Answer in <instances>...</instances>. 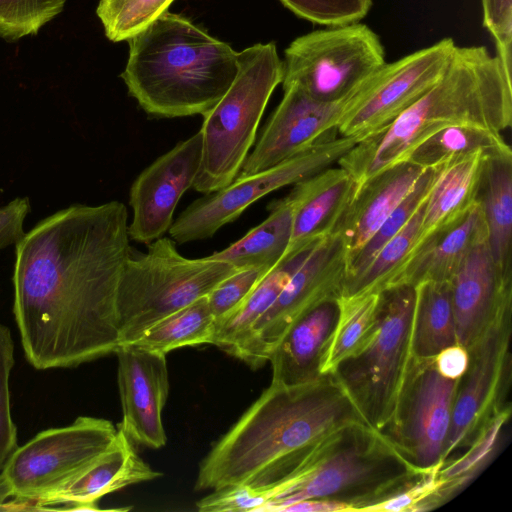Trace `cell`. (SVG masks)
Returning <instances> with one entry per match:
<instances>
[{
	"label": "cell",
	"mask_w": 512,
	"mask_h": 512,
	"mask_svg": "<svg viewBox=\"0 0 512 512\" xmlns=\"http://www.w3.org/2000/svg\"><path fill=\"white\" fill-rule=\"evenodd\" d=\"M425 201L426 199L403 228L378 251L366 269L357 278L345 284L342 295L379 293L387 287L414 248Z\"/></svg>",
	"instance_id": "836d02e7"
},
{
	"label": "cell",
	"mask_w": 512,
	"mask_h": 512,
	"mask_svg": "<svg viewBox=\"0 0 512 512\" xmlns=\"http://www.w3.org/2000/svg\"><path fill=\"white\" fill-rule=\"evenodd\" d=\"M173 1L99 0L96 14L110 41H128L168 11Z\"/></svg>",
	"instance_id": "d590c367"
},
{
	"label": "cell",
	"mask_w": 512,
	"mask_h": 512,
	"mask_svg": "<svg viewBox=\"0 0 512 512\" xmlns=\"http://www.w3.org/2000/svg\"><path fill=\"white\" fill-rule=\"evenodd\" d=\"M67 0H0V37L18 40L36 34L62 12Z\"/></svg>",
	"instance_id": "8d00e7d4"
},
{
	"label": "cell",
	"mask_w": 512,
	"mask_h": 512,
	"mask_svg": "<svg viewBox=\"0 0 512 512\" xmlns=\"http://www.w3.org/2000/svg\"><path fill=\"white\" fill-rule=\"evenodd\" d=\"M487 157L485 153L477 152L434 168L435 178L425 201L414 248L474 205Z\"/></svg>",
	"instance_id": "d4e9b609"
},
{
	"label": "cell",
	"mask_w": 512,
	"mask_h": 512,
	"mask_svg": "<svg viewBox=\"0 0 512 512\" xmlns=\"http://www.w3.org/2000/svg\"><path fill=\"white\" fill-rule=\"evenodd\" d=\"M434 178V168L424 169L412 190L347 264L345 284L357 278L370 264L378 251L409 221L420 204L428 196Z\"/></svg>",
	"instance_id": "e575fe53"
},
{
	"label": "cell",
	"mask_w": 512,
	"mask_h": 512,
	"mask_svg": "<svg viewBox=\"0 0 512 512\" xmlns=\"http://www.w3.org/2000/svg\"><path fill=\"white\" fill-rule=\"evenodd\" d=\"M262 491L247 486H231L218 490L200 499L197 509L202 512L257 511L266 503Z\"/></svg>",
	"instance_id": "b9f144b4"
},
{
	"label": "cell",
	"mask_w": 512,
	"mask_h": 512,
	"mask_svg": "<svg viewBox=\"0 0 512 512\" xmlns=\"http://www.w3.org/2000/svg\"><path fill=\"white\" fill-rule=\"evenodd\" d=\"M116 435L112 422L90 416L39 432L17 446L1 470L10 497L35 504L53 494L94 463Z\"/></svg>",
	"instance_id": "30bf717a"
},
{
	"label": "cell",
	"mask_w": 512,
	"mask_h": 512,
	"mask_svg": "<svg viewBox=\"0 0 512 512\" xmlns=\"http://www.w3.org/2000/svg\"><path fill=\"white\" fill-rule=\"evenodd\" d=\"M414 288L413 355L416 360H429L458 344L450 281H424Z\"/></svg>",
	"instance_id": "f1b7e54d"
},
{
	"label": "cell",
	"mask_w": 512,
	"mask_h": 512,
	"mask_svg": "<svg viewBox=\"0 0 512 512\" xmlns=\"http://www.w3.org/2000/svg\"><path fill=\"white\" fill-rule=\"evenodd\" d=\"M511 151L501 133L471 125L446 127L419 144L406 161L423 169L483 152L488 156Z\"/></svg>",
	"instance_id": "4dcf8cb0"
},
{
	"label": "cell",
	"mask_w": 512,
	"mask_h": 512,
	"mask_svg": "<svg viewBox=\"0 0 512 512\" xmlns=\"http://www.w3.org/2000/svg\"><path fill=\"white\" fill-rule=\"evenodd\" d=\"M437 371L448 379H461L469 364L467 349L454 344L441 350L433 359Z\"/></svg>",
	"instance_id": "ee69618b"
},
{
	"label": "cell",
	"mask_w": 512,
	"mask_h": 512,
	"mask_svg": "<svg viewBox=\"0 0 512 512\" xmlns=\"http://www.w3.org/2000/svg\"><path fill=\"white\" fill-rule=\"evenodd\" d=\"M297 16L329 27L356 23L369 12L372 0H280Z\"/></svg>",
	"instance_id": "74e56055"
},
{
	"label": "cell",
	"mask_w": 512,
	"mask_h": 512,
	"mask_svg": "<svg viewBox=\"0 0 512 512\" xmlns=\"http://www.w3.org/2000/svg\"><path fill=\"white\" fill-rule=\"evenodd\" d=\"M487 239L483 211L476 201L464 215L416 246L386 288L415 286L424 281H450L470 250Z\"/></svg>",
	"instance_id": "7402d4cb"
},
{
	"label": "cell",
	"mask_w": 512,
	"mask_h": 512,
	"mask_svg": "<svg viewBox=\"0 0 512 512\" xmlns=\"http://www.w3.org/2000/svg\"><path fill=\"white\" fill-rule=\"evenodd\" d=\"M162 476L135 451L120 430L112 445L88 468L58 491L36 502V509L64 505L68 510H98L97 501L112 492Z\"/></svg>",
	"instance_id": "44dd1931"
},
{
	"label": "cell",
	"mask_w": 512,
	"mask_h": 512,
	"mask_svg": "<svg viewBox=\"0 0 512 512\" xmlns=\"http://www.w3.org/2000/svg\"><path fill=\"white\" fill-rule=\"evenodd\" d=\"M284 54L283 88L296 85L325 103L347 101L386 63L379 36L358 22L302 35Z\"/></svg>",
	"instance_id": "9c48e42d"
},
{
	"label": "cell",
	"mask_w": 512,
	"mask_h": 512,
	"mask_svg": "<svg viewBox=\"0 0 512 512\" xmlns=\"http://www.w3.org/2000/svg\"><path fill=\"white\" fill-rule=\"evenodd\" d=\"M267 273L258 269H237L208 295V305L217 320L237 309Z\"/></svg>",
	"instance_id": "ab89813d"
},
{
	"label": "cell",
	"mask_w": 512,
	"mask_h": 512,
	"mask_svg": "<svg viewBox=\"0 0 512 512\" xmlns=\"http://www.w3.org/2000/svg\"><path fill=\"white\" fill-rule=\"evenodd\" d=\"M356 192V182L340 166H331L294 184L286 195L293 207V221L285 254L334 234Z\"/></svg>",
	"instance_id": "ffe728a7"
},
{
	"label": "cell",
	"mask_w": 512,
	"mask_h": 512,
	"mask_svg": "<svg viewBox=\"0 0 512 512\" xmlns=\"http://www.w3.org/2000/svg\"><path fill=\"white\" fill-rule=\"evenodd\" d=\"M347 277L346 252L335 233L320 240L292 275L274 303L259 318L241 358L262 367L285 332L320 304L337 300Z\"/></svg>",
	"instance_id": "4fadbf2b"
},
{
	"label": "cell",
	"mask_w": 512,
	"mask_h": 512,
	"mask_svg": "<svg viewBox=\"0 0 512 512\" xmlns=\"http://www.w3.org/2000/svg\"><path fill=\"white\" fill-rule=\"evenodd\" d=\"M214 332L215 318L205 296L159 320L129 344L166 355L181 347L211 344Z\"/></svg>",
	"instance_id": "d6a6232c"
},
{
	"label": "cell",
	"mask_w": 512,
	"mask_h": 512,
	"mask_svg": "<svg viewBox=\"0 0 512 512\" xmlns=\"http://www.w3.org/2000/svg\"><path fill=\"white\" fill-rule=\"evenodd\" d=\"M129 238L127 207L114 200L61 209L15 245L13 314L35 369L75 367L116 352Z\"/></svg>",
	"instance_id": "6da1fadb"
},
{
	"label": "cell",
	"mask_w": 512,
	"mask_h": 512,
	"mask_svg": "<svg viewBox=\"0 0 512 512\" xmlns=\"http://www.w3.org/2000/svg\"><path fill=\"white\" fill-rule=\"evenodd\" d=\"M237 269L231 264L181 255L175 241L160 237L146 253L126 261L117 297L120 345L138 339L164 317L207 296Z\"/></svg>",
	"instance_id": "ba28073f"
},
{
	"label": "cell",
	"mask_w": 512,
	"mask_h": 512,
	"mask_svg": "<svg viewBox=\"0 0 512 512\" xmlns=\"http://www.w3.org/2000/svg\"><path fill=\"white\" fill-rule=\"evenodd\" d=\"M128 43L121 77L129 94L153 117L204 116L237 75L238 52L169 11Z\"/></svg>",
	"instance_id": "277c9868"
},
{
	"label": "cell",
	"mask_w": 512,
	"mask_h": 512,
	"mask_svg": "<svg viewBox=\"0 0 512 512\" xmlns=\"http://www.w3.org/2000/svg\"><path fill=\"white\" fill-rule=\"evenodd\" d=\"M483 25L496 43L497 56L507 73L512 71V0H481Z\"/></svg>",
	"instance_id": "60d3db41"
},
{
	"label": "cell",
	"mask_w": 512,
	"mask_h": 512,
	"mask_svg": "<svg viewBox=\"0 0 512 512\" xmlns=\"http://www.w3.org/2000/svg\"><path fill=\"white\" fill-rule=\"evenodd\" d=\"M477 201L483 211L493 260L502 272L512 276V150L485 159Z\"/></svg>",
	"instance_id": "4316f807"
},
{
	"label": "cell",
	"mask_w": 512,
	"mask_h": 512,
	"mask_svg": "<svg viewBox=\"0 0 512 512\" xmlns=\"http://www.w3.org/2000/svg\"><path fill=\"white\" fill-rule=\"evenodd\" d=\"M426 472L387 434L366 423L350 424L320 439L285 479L262 491L267 501L257 512H281L316 498L345 502L351 512H364Z\"/></svg>",
	"instance_id": "5b68a950"
},
{
	"label": "cell",
	"mask_w": 512,
	"mask_h": 512,
	"mask_svg": "<svg viewBox=\"0 0 512 512\" xmlns=\"http://www.w3.org/2000/svg\"><path fill=\"white\" fill-rule=\"evenodd\" d=\"M201 158L202 135L198 131L136 177L129 192L133 218L128 233L132 240L149 244L169 231L178 202L197 178Z\"/></svg>",
	"instance_id": "2e32d148"
},
{
	"label": "cell",
	"mask_w": 512,
	"mask_h": 512,
	"mask_svg": "<svg viewBox=\"0 0 512 512\" xmlns=\"http://www.w3.org/2000/svg\"><path fill=\"white\" fill-rule=\"evenodd\" d=\"M360 141L358 137L340 136L307 148L270 168L235 178L226 187L195 200L184 209L168 231L171 239L185 244L214 236L259 199L331 167Z\"/></svg>",
	"instance_id": "8fae6325"
},
{
	"label": "cell",
	"mask_w": 512,
	"mask_h": 512,
	"mask_svg": "<svg viewBox=\"0 0 512 512\" xmlns=\"http://www.w3.org/2000/svg\"><path fill=\"white\" fill-rule=\"evenodd\" d=\"M283 91L282 100L237 177L260 172L318 143L338 137L337 127L345 102L317 101L296 85L284 87Z\"/></svg>",
	"instance_id": "e0dca14e"
},
{
	"label": "cell",
	"mask_w": 512,
	"mask_h": 512,
	"mask_svg": "<svg viewBox=\"0 0 512 512\" xmlns=\"http://www.w3.org/2000/svg\"><path fill=\"white\" fill-rule=\"evenodd\" d=\"M27 197H18L0 207V250L16 245L25 234L24 222L30 212Z\"/></svg>",
	"instance_id": "7bdbcfd3"
},
{
	"label": "cell",
	"mask_w": 512,
	"mask_h": 512,
	"mask_svg": "<svg viewBox=\"0 0 512 512\" xmlns=\"http://www.w3.org/2000/svg\"><path fill=\"white\" fill-rule=\"evenodd\" d=\"M433 359H415L395 421L385 433L421 471L443 464L460 381L443 377Z\"/></svg>",
	"instance_id": "9a60e30c"
},
{
	"label": "cell",
	"mask_w": 512,
	"mask_h": 512,
	"mask_svg": "<svg viewBox=\"0 0 512 512\" xmlns=\"http://www.w3.org/2000/svg\"><path fill=\"white\" fill-rule=\"evenodd\" d=\"M511 313L497 321L468 352L442 456L443 463L461 446L469 445L504 402L511 381Z\"/></svg>",
	"instance_id": "5bb4252c"
},
{
	"label": "cell",
	"mask_w": 512,
	"mask_h": 512,
	"mask_svg": "<svg viewBox=\"0 0 512 512\" xmlns=\"http://www.w3.org/2000/svg\"><path fill=\"white\" fill-rule=\"evenodd\" d=\"M511 406L507 404L483 425L469 444L470 448L453 461L444 462L437 470L439 488L433 500L438 507L461 491L488 465L499 447L502 431L509 421Z\"/></svg>",
	"instance_id": "1f68e13d"
},
{
	"label": "cell",
	"mask_w": 512,
	"mask_h": 512,
	"mask_svg": "<svg viewBox=\"0 0 512 512\" xmlns=\"http://www.w3.org/2000/svg\"><path fill=\"white\" fill-rule=\"evenodd\" d=\"M293 207L286 196L272 202L269 215L242 238L208 257L236 269L268 273L284 257L292 235Z\"/></svg>",
	"instance_id": "83f0119b"
},
{
	"label": "cell",
	"mask_w": 512,
	"mask_h": 512,
	"mask_svg": "<svg viewBox=\"0 0 512 512\" xmlns=\"http://www.w3.org/2000/svg\"><path fill=\"white\" fill-rule=\"evenodd\" d=\"M423 171L403 161L379 172L358 188L335 231L343 243L347 264L412 190Z\"/></svg>",
	"instance_id": "603a6c76"
},
{
	"label": "cell",
	"mask_w": 512,
	"mask_h": 512,
	"mask_svg": "<svg viewBox=\"0 0 512 512\" xmlns=\"http://www.w3.org/2000/svg\"><path fill=\"white\" fill-rule=\"evenodd\" d=\"M316 244L285 254L237 309L215 322L211 344L241 360L254 325L274 303Z\"/></svg>",
	"instance_id": "484cf974"
},
{
	"label": "cell",
	"mask_w": 512,
	"mask_h": 512,
	"mask_svg": "<svg viewBox=\"0 0 512 512\" xmlns=\"http://www.w3.org/2000/svg\"><path fill=\"white\" fill-rule=\"evenodd\" d=\"M8 497H10L8 488L2 475L0 474V506L5 505L4 502Z\"/></svg>",
	"instance_id": "bcb514c9"
},
{
	"label": "cell",
	"mask_w": 512,
	"mask_h": 512,
	"mask_svg": "<svg viewBox=\"0 0 512 512\" xmlns=\"http://www.w3.org/2000/svg\"><path fill=\"white\" fill-rule=\"evenodd\" d=\"M512 124V77L484 46L455 47L440 79L389 125L358 142L337 164L358 188L406 161L423 141L453 125L501 133Z\"/></svg>",
	"instance_id": "3957f363"
},
{
	"label": "cell",
	"mask_w": 512,
	"mask_h": 512,
	"mask_svg": "<svg viewBox=\"0 0 512 512\" xmlns=\"http://www.w3.org/2000/svg\"><path fill=\"white\" fill-rule=\"evenodd\" d=\"M338 317L337 300L327 301L296 321L270 354L271 383L298 385L320 377V367Z\"/></svg>",
	"instance_id": "cb8c5ba5"
},
{
	"label": "cell",
	"mask_w": 512,
	"mask_h": 512,
	"mask_svg": "<svg viewBox=\"0 0 512 512\" xmlns=\"http://www.w3.org/2000/svg\"><path fill=\"white\" fill-rule=\"evenodd\" d=\"M379 301L380 292L337 299L338 317L322 358L321 374H332L343 360L372 339L378 325Z\"/></svg>",
	"instance_id": "f546056e"
},
{
	"label": "cell",
	"mask_w": 512,
	"mask_h": 512,
	"mask_svg": "<svg viewBox=\"0 0 512 512\" xmlns=\"http://www.w3.org/2000/svg\"><path fill=\"white\" fill-rule=\"evenodd\" d=\"M14 342L10 329L0 322V470L17 448V428L10 407L9 378L14 366Z\"/></svg>",
	"instance_id": "f35d334b"
},
{
	"label": "cell",
	"mask_w": 512,
	"mask_h": 512,
	"mask_svg": "<svg viewBox=\"0 0 512 512\" xmlns=\"http://www.w3.org/2000/svg\"><path fill=\"white\" fill-rule=\"evenodd\" d=\"M456 44L451 38L385 63L344 103L338 134L362 140L389 125L444 73Z\"/></svg>",
	"instance_id": "7c38bea8"
},
{
	"label": "cell",
	"mask_w": 512,
	"mask_h": 512,
	"mask_svg": "<svg viewBox=\"0 0 512 512\" xmlns=\"http://www.w3.org/2000/svg\"><path fill=\"white\" fill-rule=\"evenodd\" d=\"M355 423L366 421L334 374L298 385L271 383L201 461L195 490L265 491L320 439Z\"/></svg>",
	"instance_id": "7a4b0ae2"
},
{
	"label": "cell",
	"mask_w": 512,
	"mask_h": 512,
	"mask_svg": "<svg viewBox=\"0 0 512 512\" xmlns=\"http://www.w3.org/2000/svg\"><path fill=\"white\" fill-rule=\"evenodd\" d=\"M115 354L122 406L117 429L136 444L163 447L167 438L162 411L169 392L166 355L133 344L120 345Z\"/></svg>",
	"instance_id": "ac0fdd59"
},
{
	"label": "cell",
	"mask_w": 512,
	"mask_h": 512,
	"mask_svg": "<svg viewBox=\"0 0 512 512\" xmlns=\"http://www.w3.org/2000/svg\"><path fill=\"white\" fill-rule=\"evenodd\" d=\"M415 288L398 285L380 292L372 339L332 373L373 429L393 425L415 358L412 337Z\"/></svg>",
	"instance_id": "52a82bcc"
},
{
	"label": "cell",
	"mask_w": 512,
	"mask_h": 512,
	"mask_svg": "<svg viewBox=\"0 0 512 512\" xmlns=\"http://www.w3.org/2000/svg\"><path fill=\"white\" fill-rule=\"evenodd\" d=\"M238 71L229 89L207 112L200 170L193 187L208 195L229 185L252 148L268 101L281 83L283 63L273 42L237 53Z\"/></svg>",
	"instance_id": "8992f818"
},
{
	"label": "cell",
	"mask_w": 512,
	"mask_h": 512,
	"mask_svg": "<svg viewBox=\"0 0 512 512\" xmlns=\"http://www.w3.org/2000/svg\"><path fill=\"white\" fill-rule=\"evenodd\" d=\"M351 512V507L345 502L331 499H306L293 503L281 512Z\"/></svg>",
	"instance_id": "f6af8a7d"
},
{
	"label": "cell",
	"mask_w": 512,
	"mask_h": 512,
	"mask_svg": "<svg viewBox=\"0 0 512 512\" xmlns=\"http://www.w3.org/2000/svg\"><path fill=\"white\" fill-rule=\"evenodd\" d=\"M450 286L458 344L469 352L512 312V276L495 264L487 239L470 250Z\"/></svg>",
	"instance_id": "d6986e66"
}]
</instances>
